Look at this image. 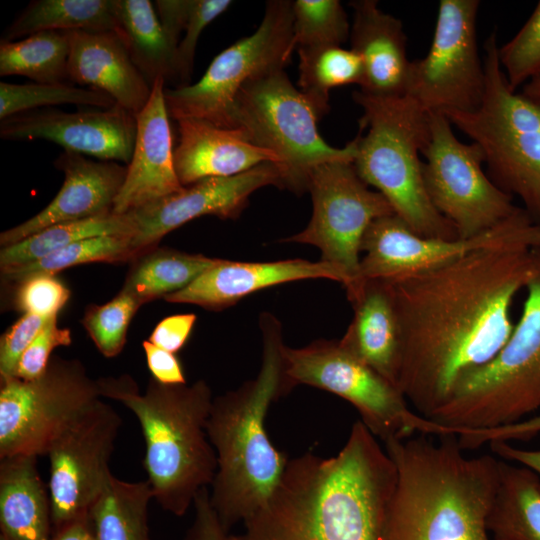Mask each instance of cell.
I'll return each mask as SVG.
<instances>
[{
    "instance_id": "277c9868",
    "label": "cell",
    "mask_w": 540,
    "mask_h": 540,
    "mask_svg": "<svg viewBox=\"0 0 540 540\" xmlns=\"http://www.w3.org/2000/svg\"><path fill=\"white\" fill-rule=\"evenodd\" d=\"M260 328L262 360L256 377L214 398L206 425L218 464L210 501L228 531L267 502L289 461L265 428L272 403L293 389L285 374L281 325L263 313Z\"/></svg>"
},
{
    "instance_id": "f5cc1de1",
    "label": "cell",
    "mask_w": 540,
    "mask_h": 540,
    "mask_svg": "<svg viewBox=\"0 0 540 540\" xmlns=\"http://www.w3.org/2000/svg\"><path fill=\"white\" fill-rule=\"evenodd\" d=\"M520 93L540 107V73L526 82Z\"/></svg>"
},
{
    "instance_id": "ba28073f",
    "label": "cell",
    "mask_w": 540,
    "mask_h": 540,
    "mask_svg": "<svg viewBox=\"0 0 540 540\" xmlns=\"http://www.w3.org/2000/svg\"><path fill=\"white\" fill-rule=\"evenodd\" d=\"M497 34L484 43L485 91L471 112L443 113L483 152L489 178L517 196L540 224V107L512 91L500 66Z\"/></svg>"
},
{
    "instance_id": "2e32d148",
    "label": "cell",
    "mask_w": 540,
    "mask_h": 540,
    "mask_svg": "<svg viewBox=\"0 0 540 540\" xmlns=\"http://www.w3.org/2000/svg\"><path fill=\"white\" fill-rule=\"evenodd\" d=\"M502 246L540 248V224L523 207L495 227L467 239L423 237L391 214L373 221L364 235L359 280L394 279L476 250Z\"/></svg>"
},
{
    "instance_id": "c3c4849f",
    "label": "cell",
    "mask_w": 540,
    "mask_h": 540,
    "mask_svg": "<svg viewBox=\"0 0 540 540\" xmlns=\"http://www.w3.org/2000/svg\"><path fill=\"white\" fill-rule=\"evenodd\" d=\"M142 347L153 379L167 385L187 383L182 365L175 353L162 349L148 340L142 342Z\"/></svg>"
},
{
    "instance_id": "4316f807",
    "label": "cell",
    "mask_w": 540,
    "mask_h": 540,
    "mask_svg": "<svg viewBox=\"0 0 540 540\" xmlns=\"http://www.w3.org/2000/svg\"><path fill=\"white\" fill-rule=\"evenodd\" d=\"M38 456L0 459V530L5 540H51V499L42 481Z\"/></svg>"
},
{
    "instance_id": "3957f363",
    "label": "cell",
    "mask_w": 540,
    "mask_h": 540,
    "mask_svg": "<svg viewBox=\"0 0 540 540\" xmlns=\"http://www.w3.org/2000/svg\"><path fill=\"white\" fill-rule=\"evenodd\" d=\"M384 448L397 470L384 540H498L488 520L500 458L467 455L455 434H417Z\"/></svg>"
},
{
    "instance_id": "db71d44e",
    "label": "cell",
    "mask_w": 540,
    "mask_h": 540,
    "mask_svg": "<svg viewBox=\"0 0 540 540\" xmlns=\"http://www.w3.org/2000/svg\"><path fill=\"white\" fill-rule=\"evenodd\" d=\"M0 540H5L3 537L0 536Z\"/></svg>"
},
{
    "instance_id": "6da1fadb",
    "label": "cell",
    "mask_w": 540,
    "mask_h": 540,
    "mask_svg": "<svg viewBox=\"0 0 540 540\" xmlns=\"http://www.w3.org/2000/svg\"><path fill=\"white\" fill-rule=\"evenodd\" d=\"M537 249H480L384 280L401 335L397 387L418 414L430 419L465 374L506 344L515 326L512 305L534 269Z\"/></svg>"
},
{
    "instance_id": "30bf717a",
    "label": "cell",
    "mask_w": 540,
    "mask_h": 540,
    "mask_svg": "<svg viewBox=\"0 0 540 540\" xmlns=\"http://www.w3.org/2000/svg\"><path fill=\"white\" fill-rule=\"evenodd\" d=\"M285 374L293 386H313L348 401L384 444L422 434H455L418 414L396 385L346 350L339 340L319 339L300 348L283 346Z\"/></svg>"
},
{
    "instance_id": "ffe728a7",
    "label": "cell",
    "mask_w": 540,
    "mask_h": 540,
    "mask_svg": "<svg viewBox=\"0 0 540 540\" xmlns=\"http://www.w3.org/2000/svg\"><path fill=\"white\" fill-rule=\"evenodd\" d=\"M310 279L337 281L344 288L350 283L342 269L322 260L241 262L222 259L187 287L165 296L163 300L221 311L263 289Z\"/></svg>"
},
{
    "instance_id": "8992f818",
    "label": "cell",
    "mask_w": 540,
    "mask_h": 540,
    "mask_svg": "<svg viewBox=\"0 0 540 540\" xmlns=\"http://www.w3.org/2000/svg\"><path fill=\"white\" fill-rule=\"evenodd\" d=\"M362 107L353 165L361 179L381 193L394 213L416 234L459 238L455 226L432 204L420 156L429 139V115L407 96L374 98L359 91Z\"/></svg>"
},
{
    "instance_id": "f546056e",
    "label": "cell",
    "mask_w": 540,
    "mask_h": 540,
    "mask_svg": "<svg viewBox=\"0 0 540 540\" xmlns=\"http://www.w3.org/2000/svg\"><path fill=\"white\" fill-rule=\"evenodd\" d=\"M222 259L171 248L148 249L132 260L122 289L141 305L180 291Z\"/></svg>"
},
{
    "instance_id": "7c38bea8",
    "label": "cell",
    "mask_w": 540,
    "mask_h": 540,
    "mask_svg": "<svg viewBox=\"0 0 540 540\" xmlns=\"http://www.w3.org/2000/svg\"><path fill=\"white\" fill-rule=\"evenodd\" d=\"M0 459L46 456L53 440L102 399L78 359L52 356L33 380L0 378Z\"/></svg>"
},
{
    "instance_id": "d4e9b609",
    "label": "cell",
    "mask_w": 540,
    "mask_h": 540,
    "mask_svg": "<svg viewBox=\"0 0 540 540\" xmlns=\"http://www.w3.org/2000/svg\"><path fill=\"white\" fill-rule=\"evenodd\" d=\"M179 141L174 162L180 183L230 177L263 163H280L272 152L251 143L239 128H223L195 118L177 120Z\"/></svg>"
},
{
    "instance_id": "8fae6325",
    "label": "cell",
    "mask_w": 540,
    "mask_h": 540,
    "mask_svg": "<svg viewBox=\"0 0 540 540\" xmlns=\"http://www.w3.org/2000/svg\"><path fill=\"white\" fill-rule=\"evenodd\" d=\"M292 1L273 0L256 31L222 52L195 84L165 88L169 116L205 120L234 128V104L249 81L284 69L294 50Z\"/></svg>"
},
{
    "instance_id": "83f0119b",
    "label": "cell",
    "mask_w": 540,
    "mask_h": 540,
    "mask_svg": "<svg viewBox=\"0 0 540 540\" xmlns=\"http://www.w3.org/2000/svg\"><path fill=\"white\" fill-rule=\"evenodd\" d=\"M117 32L132 61L153 86L158 78L177 81V48L163 29L154 4L149 0H113Z\"/></svg>"
},
{
    "instance_id": "8d00e7d4",
    "label": "cell",
    "mask_w": 540,
    "mask_h": 540,
    "mask_svg": "<svg viewBox=\"0 0 540 540\" xmlns=\"http://www.w3.org/2000/svg\"><path fill=\"white\" fill-rule=\"evenodd\" d=\"M60 104L110 108L115 101L107 94L65 83H0V119Z\"/></svg>"
},
{
    "instance_id": "ac0fdd59",
    "label": "cell",
    "mask_w": 540,
    "mask_h": 540,
    "mask_svg": "<svg viewBox=\"0 0 540 540\" xmlns=\"http://www.w3.org/2000/svg\"><path fill=\"white\" fill-rule=\"evenodd\" d=\"M268 185L281 188L280 171L270 162L235 176L199 180L137 208L127 213L135 226L133 249L139 255L156 247L169 232L202 216L236 219L248 205L251 194Z\"/></svg>"
},
{
    "instance_id": "1f68e13d",
    "label": "cell",
    "mask_w": 540,
    "mask_h": 540,
    "mask_svg": "<svg viewBox=\"0 0 540 540\" xmlns=\"http://www.w3.org/2000/svg\"><path fill=\"white\" fill-rule=\"evenodd\" d=\"M116 31L113 0H35L6 28L1 40L42 31Z\"/></svg>"
},
{
    "instance_id": "ab89813d",
    "label": "cell",
    "mask_w": 540,
    "mask_h": 540,
    "mask_svg": "<svg viewBox=\"0 0 540 540\" xmlns=\"http://www.w3.org/2000/svg\"><path fill=\"white\" fill-rule=\"evenodd\" d=\"M498 57L512 91L540 73V1L517 34L499 47Z\"/></svg>"
},
{
    "instance_id": "e575fe53",
    "label": "cell",
    "mask_w": 540,
    "mask_h": 540,
    "mask_svg": "<svg viewBox=\"0 0 540 540\" xmlns=\"http://www.w3.org/2000/svg\"><path fill=\"white\" fill-rule=\"evenodd\" d=\"M70 43L67 31H42L18 41L1 40L0 75H19L35 83L68 79Z\"/></svg>"
},
{
    "instance_id": "cb8c5ba5",
    "label": "cell",
    "mask_w": 540,
    "mask_h": 540,
    "mask_svg": "<svg viewBox=\"0 0 540 540\" xmlns=\"http://www.w3.org/2000/svg\"><path fill=\"white\" fill-rule=\"evenodd\" d=\"M350 6L354 11L351 49L364 67L359 92L382 99L405 96L411 61L401 21L379 9L375 0H356Z\"/></svg>"
},
{
    "instance_id": "d590c367",
    "label": "cell",
    "mask_w": 540,
    "mask_h": 540,
    "mask_svg": "<svg viewBox=\"0 0 540 540\" xmlns=\"http://www.w3.org/2000/svg\"><path fill=\"white\" fill-rule=\"evenodd\" d=\"M136 256L130 236H98L77 241L35 262L1 269V276L5 283L16 285L35 275H56L87 263L132 261Z\"/></svg>"
},
{
    "instance_id": "4dcf8cb0",
    "label": "cell",
    "mask_w": 540,
    "mask_h": 540,
    "mask_svg": "<svg viewBox=\"0 0 540 540\" xmlns=\"http://www.w3.org/2000/svg\"><path fill=\"white\" fill-rule=\"evenodd\" d=\"M152 499L147 480L123 481L111 473L89 511L95 540H150L148 507Z\"/></svg>"
},
{
    "instance_id": "b9f144b4",
    "label": "cell",
    "mask_w": 540,
    "mask_h": 540,
    "mask_svg": "<svg viewBox=\"0 0 540 540\" xmlns=\"http://www.w3.org/2000/svg\"><path fill=\"white\" fill-rule=\"evenodd\" d=\"M231 4L230 0H190L183 37L176 52V73L180 86L190 84L196 47L202 31Z\"/></svg>"
},
{
    "instance_id": "9c48e42d",
    "label": "cell",
    "mask_w": 540,
    "mask_h": 540,
    "mask_svg": "<svg viewBox=\"0 0 540 540\" xmlns=\"http://www.w3.org/2000/svg\"><path fill=\"white\" fill-rule=\"evenodd\" d=\"M233 116L234 128L279 158L281 188L302 193L315 166L331 161L354 162L356 157L355 138L336 148L321 137L315 110L284 69L245 84L235 99Z\"/></svg>"
},
{
    "instance_id": "7bdbcfd3",
    "label": "cell",
    "mask_w": 540,
    "mask_h": 540,
    "mask_svg": "<svg viewBox=\"0 0 540 540\" xmlns=\"http://www.w3.org/2000/svg\"><path fill=\"white\" fill-rule=\"evenodd\" d=\"M72 342L71 330L57 325V316L49 319L43 329L23 352L13 377L33 380L47 368L55 348L69 346Z\"/></svg>"
},
{
    "instance_id": "f1b7e54d",
    "label": "cell",
    "mask_w": 540,
    "mask_h": 540,
    "mask_svg": "<svg viewBox=\"0 0 540 540\" xmlns=\"http://www.w3.org/2000/svg\"><path fill=\"white\" fill-rule=\"evenodd\" d=\"M500 460L489 530L498 540H540V479L526 467Z\"/></svg>"
},
{
    "instance_id": "60d3db41",
    "label": "cell",
    "mask_w": 540,
    "mask_h": 540,
    "mask_svg": "<svg viewBox=\"0 0 540 540\" xmlns=\"http://www.w3.org/2000/svg\"><path fill=\"white\" fill-rule=\"evenodd\" d=\"M14 286V308L43 317L58 316L71 294L67 285L52 274L31 276Z\"/></svg>"
},
{
    "instance_id": "e0dca14e",
    "label": "cell",
    "mask_w": 540,
    "mask_h": 540,
    "mask_svg": "<svg viewBox=\"0 0 540 540\" xmlns=\"http://www.w3.org/2000/svg\"><path fill=\"white\" fill-rule=\"evenodd\" d=\"M121 424L116 410L101 399L49 446L53 532L88 515L101 495L111 474L109 461Z\"/></svg>"
},
{
    "instance_id": "7402d4cb",
    "label": "cell",
    "mask_w": 540,
    "mask_h": 540,
    "mask_svg": "<svg viewBox=\"0 0 540 540\" xmlns=\"http://www.w3.org/2000/svg\"><path fill=\"white\" fill-rule=\"evenodd\" d=\"M165 83L163 78L154 82L147 104L136 114L134 149L113 213L127 214L184 187L175 168Z\"/></svg>"
},
{
    "instance_id": "44dd1931",
    "label": "cell",
    "mask_w": 540,
    "mask_h": 540,
    "mask_svg": "<svg viewBox=\"0 0 540 540\" xmlns=\"http://www.w3.org/2000/svg\"><path fill=\"white\" fill-rule=\"evenodd\" d=\"M54 165L64 174L62 187L40 212L3 231L0 234L1 248L55 224L112 212L125 180L127 165L114 161H93L71 151H63Z\"/></svg>"
},
{
    "instance_id": "f907efd6",
    "label": "cell",
    "mask_w": 540,
    "mask_h": 540,
    "mask_svg": "<svg viewBox=\"0 0 540 540\" xmlns=\"http://www.w3.org/2000/svg\"><path fill=\"white\" fill-rule=\"evenodd\" d=\"M488 446L491 453L498 458L526 467L540 479V448L526 449L503 441L492 442Z\"/></svg>"
},
{
    "instance_id": "d6986e66",
    "label": "cell",
    "mask_w": 540,
    "mask_h": 540,
    "mask_svg": "<svg viewBox=\"0 0 540 540\" xmlns=\"http://www.w3.org/2000/svg\"><path fill=\"white\" fill-rule=\"evenodd\" d=\"M136 115L118 104L64 112L46 108L27 111L1 120L0 136L10 141L45 140L102 161H131Z\"/></svg>"
},
{
    "instance_id": "bcb514c9",
    "label": "cell",
    "mask_w": 540,
    "mask_h": 540,
    "mask_svg": "<svg viewBox=\"0 0 540 540\" xmlns=\"http://www.w3.org/2000/svg\"><path fill=\"white\" fill-rule=\"evenodd\" d=\"M193 507L194 520L184 540H235V535L221 524L211 504L208 487L198 492Z\"/></svg>"
},
{
    "instance_id": "f6af8a7d",
    "label": "cell",
    "mask_w": 540,
    "mask_h": 540,
    "mask_svg": "<svg viewBox=\"0 0 540 540\" xmlns=\"http://www.w3.org/2000/svg\"><path fill=\"white\" fill-rule=\"evenodd\" d=\"M540 434V413L505 426L487 429H461L457 432L460 446L475 450L492 442H525Z\"/></svg>"
},
{
    "instance_id": "ee69618b",
    "label": "cell",
    "mask_w": 540,
    "mask_h": 540,
    "mask_svg": "<svg viewBox=\"0 0 540 540\" xmlns=\"http://www.w3.org/2000/svg\"><path fill=\"white\" fill-rule=\"evenodd\" d=\"M50 318L25 313L2 334L0 339V378L14 375L23 352Z\"/></svg>"
},
{
    "instance_id": "74e56055",
    "label": "cell",
    "mask_w": 540,
    "mask_h": 540,
    "mask_svg": "<svg viewBox=\"0 0 540 540\" xmlns=\"http://www.w3.org/2000/svg\"><path fill=\"white\" fill-rule=\"evenodd\" d=\"M294 48L339 45L350 38L347 14L338 0L292 1Z\"/></svg>"
},
{
    "instance_id": "5b68a950",
    "label": "cell",
    "mask_w": 540,
    "mask_h": 540,
    "mask_svg": "<svg viewBox=\"0 0 540 540\" xmlns=\"http://www.w3.org/2000/svg\"><path fill=\"white\" fill-rule=\"evenodd\" d=\"M102 398L120 402L137 418L145 442L143 466L153 499L178 517L211 486L217 456L206 425L213 403L204 380L167 385L150 378L143 393L127 374L97 380Z\"/></svg>"
},
{
    "instance_id": "d6a6232c",
    "label": "cell",
    "mask_w": 540,
    "mask_h": 540,
    "mask_svg": "<svg viewBox=\"0 0 540 540\" xmlns=\"http://www.w3.org/2000/svg\"><path fill=\"white\" fill-rule=\"evenodd\" d=\"M135 232L129 214L102 215L55 224L0 250L1 269L42 259L77 241L98 236H130Z\"/></svg>"
},
{
    "instance_id": "484cf974",
    "label": "cell",
    "mask_w": 540,
    "mask_h": 540,
    "mask_svg": "<svg viewBox=\"0 0 540 540\" xmlns=\"http://www.w3.org/2000/svg\"><path fill=\"white\" fill-rule=\"evenodd\" d=\"M348 300L353 318L340 344L397 386L401 335L387 283L380 279L363 280Z\"/></svg>"
},
{
    "instance_id": "52a82bcc",
    "label": "cell",
    "mask_w": 540,
    "mask_h": 540,
    "mask_svg": "<svg viewBox=\"0 0 540 540\" xmlns=\"http://www.w3.org/2000/svg\"><path fill=\"white\" fill-rule=\"evenodd\" d=\"M524 290L522 312L506 344L465 374L430 419L457 433L505 426L540 410V248Z\"/></svg>"
},
{
    "instance_id": "7dc6e473",
    "label": "cell",
    "mask_w": 540,
    "mask_h": 540,
    "mask_svg": "<svg viewBox=\"0 0 540 540\" xmlns=\"http://www.w3.org/2000/svg\"><path fill=\"white\" fill-rule=\"evenodd\" d=\"M196 320L197 316L194 313L165 317L154 327L147 340L162 349L176 353L187 342Z\"/></svg>"
},
{
    "instance_id": "836d02e7",
    "label": "cell",
    "mask_w": 540,
    "mask_h": 540,
    "mask_svg": "<svg viewBox=\"0 0 540 540\" xmlns=\"http://www.w3.org/2000/svg\"><path fill=\"white\" fill-rule=\"evenodd\" d=\"M297 51L299 56L297 84L319 119L330 109L331 89L352 84L362 86L363 62L351 48L322 45L300 47Z\"/></svg>"
},
{
    "instance_id": "4fadbf2b",
    "label": "cell",
    "mask_w": 540,
    "mask_h": 540,
    "mask_svg": "<svg viewBox=\"0 0 540 540\" xmlns=\"http://www.w3.org/2000/svg\"><path fill=\"white\" fill-rule=\"evenodd\" d=\"M429 139L422 151L423 179L437 211L456 228L459 238L479 235L515 214L513 196L497 187L482 168L476 143L461 142L441 112H428Z\"/></svg>"
},
{
    "instance_id": "f35d334b",
    "label": "cell",
    "mask_w": 540,
    "mask_h": 540,
    "mask_svg": "<svg viewBox=\"0 0 540 540\" xmlns=\"http://www.w3.org/2000/svg\"><path fill=\"white\" fill-rule=\"evenodd\" d=\"M140 306L133 296L120 291L105 304L86 307L82 325L103 356L113 358L121 353L129 324Z\"/></svg>"
},
{
    "instance_id": "9a60e30c",
    "label": "cell",
    "mask_w": 540,
    "mask_h": 540,
    "mask_svg": "<svg viewBox=\"0 0 540 540\" xmlns=\"http://www.w3.org/2000/svg\"><path fill=\"white\" fill-rule=\"evenodd\" d=\"M478 0H441L425 57L411 61L406 95L426 112H471L485 91L476 36Z\"/></svg>"
},
{
    "instance_id": "603a6c76",
    "label": "cell",
    "mask_w": 540,
    "mask_h": 540,
    "mask_svg": "<svg viewBox=\"0 0 540 540\" xmlns=\"http://www.w3.org/2000/svg\"><path fill=\"white\" fill-rule=\"evenodd\" d=\"M70 52L68 79L109 95L116 104L139 113L152 86L131 59L117 31H67Z\"/></svg>"
},
{
    "instance_id": "816d5d0a",
    "label": "cell",
    "mask_w": 540,
    "mask_h": 540,
    "mask_svg": "<svg viewBox=\"0 0 540 540\" xmlns=\"http://www.w3.org/2000/svg\"><path fill=\"white\" fill-rule=\"evenodd\" d=\"M51 540H95L89 514L54 531Z\"/></svg>"
},
{
    "instance_id": "5bb4252c",
    "label": "cell",
    "mask_w": 540,
    "mask_h": 540,
    "mask_svg": "<svg viewBox=\"0 0 540 540\" xmlns=\"http://www.w3.org/2000/svg\"><path fill=\"white\" fill-rule=\"evenodd\" d=\"M306 190L312 197L313 212L300 232L283 238V243L317 247L321 260L342 269L350 283L347 297L360 287L361 245L373 221L395 214L387 199L369 188L353 162L331 161L315 166L307 177Z\"/></svg>"
},
{
    "instance_id": "681fc988",
    "label": "cell",
    "mask_w": 540,
    "mask_h": 540,
    "mask_svg": "<svg viewBox=\"0 0 540 540\" xmlns=\"http://www.w3.org/2000/svg\"><path fill=\"white\" fill-rule=\"evenodd\" d=\"M190 0H157L154 7L171 43L177 48L183 33Z\"/></svg>"
},
{
    "instance_id": "7a4b0ae2",
    "label": "cell",
    "mask_w": 540,
    "mask_h": 540,
    "mask_svg": "<svg viewBox=\"0 0 540 540\" xmlns=\"http://www.w3.org/2000/svg\"><path fill=\"white\" fill-rule=\"evenodd\" d=\"M395 464L361 420L329 458L289 459L267 502L235 540H384Z\"/></svg>"
}]
</instances>
